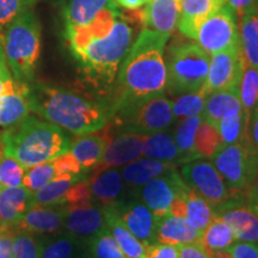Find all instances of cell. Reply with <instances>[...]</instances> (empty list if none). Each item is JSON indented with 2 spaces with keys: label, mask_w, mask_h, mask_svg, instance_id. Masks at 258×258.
I'll return each instance as SVG.
<instances>
[{
  "label": "cell",
  "mask_w": 258,
  "mask_h": 258,
  "mask_svg": "<svg viewBox=\"0 0 258 258\" xmlns=\"http://www.w3.org/2000/svg\"><path fill=\"white\" fill-rule=\"evenodd\" d=\"M185 218L201 233L214 218L212 206L189 186L185 191Z\"/></svg>",
  "instance_id": "cell-35"
},
{
  "label": "cell",
  "mask_w": 258,
  "mask_h": 258,
  "mask_svg": "<svg viewBox=\"0 0 258 258\" xmlns=\"http://www.w3.org/2000/svg\"><path fill=\"white\" fill-rule=\"evenodd\" d=\"M227 4V0H179L180 15L178 30L191 38L198 25L206 17Z\"/></svg>",
  "instance_id": "cell-22"
},
{
  "label": "cell",
  "mask_w": 258,
  "mask_h": 258,
  "mask_svg": "<svg viewBox=\"0 0 258 258\" xmlns=\"http://www.w3.org/2000/svg\"><path fill=\"white\" fill-rule=\"evenodd\" d=\"M19 84L21 83L16 82L15 79L9 80V82H4V80L0 78V96L5 95V93H12L17 91Z\"/></svg>",
  "instance_id": "cell-55"
},
{
  "label": "cell",
  "mask_w": 258,
  "mask_h": 258,
  "mask_svg": "<svg viewBox=\"0 0 258 258\" xmlns=\"http://www.w3.org/2000/svg\"><path fill=\"white\" fill-rule=\"evenodd\" d=\"M176 167L175 164L160 161L151 158L137 159L121 169V176L124 183L131 188H141L148 180L158 177Z\"/></svg>",
  "instance_id": "cell-24"
},
{
  "label": "cell",
  "mask_w": 258,
  "mask_h": 258,
  "mask_svg": "<svg viewBox=\"0 0 258 258\" xmlns=\"http://www.w3.org/2000/svg\"><path fill=\"white\" fill-rule=\"evenodd\" d=\"M32 194L24 185L0 188V225L14 228L32 207Z\"/></svg>",
  "instance_id": "cell-19"
},
{
  "label": "cell",
  "mask_w": 258,
  "mask_h": 258,
  "mask_svg": "<svg viewBox=\"0 0 258 258\" xmlns=\"http://www.w3.org/2000/svg\"><path fill=\"white\" fill-rule=\"evenodd\" d=\"M201 122V116L186 117L183 118L179 122L178 127L176 128L175 143L180 154V165L200 159V156L195 148V135Z\"/></svg>",
  "instance_id": "cell-33"
},
{
  "label": "cell",
  "mask_w": 258,
  "mask_h": 258,
  "mask_svg": "<svg viewBox=\"0 0 258 258\" xmlns=\"http://www.w3.org/2000/svg\"><path fill=\"white\" fill-rule=\"evenodd\" d=\"M28 102L35 114L76 135L101 131L112 116L111 106L108 108L70 90L43 84L29 88Z\"/></svg>",
  "instance_id": "cell-3"
},
{
  "label": "cell",
  "mask_w": 258,
  "mask_h": 258,
  "mask_svg": "<svg viewBox=\"0 0 258 258\" xmlns=\"http://www.w3.org/2000/svg\"><path fill=\"white\" fill-rule=\"evenodd\" d=\"M0 144H2V140H0Z\"/></svg>",
  "instance_id": "cell-58"
},
{
  "label": "cell",
  "mask_w": 258,
  "mask_h": 258,
  "mask_svg": "<svg viewBox=\"0 0 258 258\" xmlns=\"http://www.w3.org/2000/svg\"><path fill=\"white\" fill-rule=\"evenodd\" d=\"M178 251L179 258H213L212 253H209L199 241L178 245Z\"/></svg>",
  "instance_id": "cell-51"
},
{
  "label": "cell",
  "mask_w": 258,
  "mask_h": 258,
  "mask_svg": "<svg viewBox=\"0 0 258 258\" xmlns=\"http://www.w3.org/2000/svg\"><path fill=\"white\" fill-rule=\"evenodd\" d=\"M201 232L184 217L167 214L156 221V241L170 245H183L200 240Z\"/></svg>",
  "instance_id": "cell-21"
},
{
  "label": "cell",
  "mask_w": 258,
  "mask_h": 258,
  "mask_svg": "<svg viewBox=\"0 0 258 258\" xmlns=\"http://www.w3.org/2000/svg\"><path fill=\"white\" fill-rule=\"evenodd\" d=\"M116 214L125 227L141 243L150 245L156 243V219L150 209L134 194L127 195L112 206Z\"/></svg>",
  "instance_id": "cell-14"
},
{
  "label": "cell",
  "mask_w": 258,
  "mask_h": 258,
  "mask_svg": "<svg viewBox=\"0 0 258 258\" xmlns=\"http://www.w3.org/2000/svg\"><path fill=\"white\" fill-rule=\"evenodd\" d=\"M235 241L233 231L221 218L214 217L206 230L201 233L199 243L209 253L215 251L227 250Z\"/></svg>",
  "instance_id": "cell-34"
},
{
  "label": "cell",
  "mask_w": 258,
  "mask_h": 258,
  "mask_svg": "<svg viewBox=\"0 0 258 258\" xmlns=\"http://www.w3.org/2000/svg\"><path fill=\"white\" fill-rule=\"evenodd\" d=\"M25 170L19 161L4 153L0 158V188L23 185Z\"/></svg>",
  "instance_id": "cell-42"
},
{
  "label": "cell",
  "mask_w": 258,
  "mask_h": 258,
  "mask_svg": "<svg viewBox=\"0 0 258 258\" xmlns=\"http://www.w3.org/2000/svg\"><path fill=\"white\" fill-rule=\"evenodd\" d=\"M243 110L239 98V88L227 90V91L212 92L206 97L205 109L202 112V121L213 125L224 118L226 115Z\"/></svg>",
  "instance_id": "cell-23"
},
{
  "label": "cell",
  "mask_w": 258,
  "mask_h": 258,
  "mask_svg": "<svg viewBox=\"0 0 258 258\" xmlns=\"http://www.w3.org/2000/svg\"><path fill=\"white\" fill-rule=\"evenodd\" d=\"M64 217H66L64 206H55V207L34 206L15 226V228L34 234H57L64 228Z\"/></svg>",
  "instance_id": "cell-17"
},
{
  "label": "cell",
  "mask_w": 258,
  "mask_h": 258,
  "mask_svg": "<svg viewBox=\"0 0 258 258\" xmlns=\"http://www.w3.org/2000/svg\"><path fill=\"white\" fill-rule=\"evenodd\" d=\"M206 95L202 91L182 93L177 96V98L172 102V112L176 118L194 117V116H202L205 109Z\"/></svg>",
  "instance_id": "cell-38"
},
{
  "label": "cell",
  "mask_w": 258,
  "mask_h": 258,
  "mask_svg": "<svg viewBox=\"0 0 258 258\" xmlns=\"http://www.w3.org/2000/svg\"><path fill=\"white\" fill-rule=\"evenodd\" d=\"M209 55L239 49V25L235 12L226 4L206 17L191 37Z\"/></svg>",
  "instance_id": "cell-8"
},
{
  "label": "cell",
  "mask_w": 258,
  "mask_h": 258,
  "mask_svg": "<svg viewBox=\"0 0 258 258\" xmlns=\"http://www.w3.org/2000/svg\"><path fill=\"white\" fill-rule=\"evenodd\" d=\"M143 156L145 158L180 165V154L175 139L165 131L145 137Z\"/></svg>",
  "instance_id": "cell-30"
},
{
  "label": "cell",
  "mask_w": 258,
  "mask_h": 258,
  "mask_svg": "<svg viewBox=\"0 0 258 258\" xmlns=\"http://www.w3.org/2000/svg\"><path fill=\"white\" fill-rule=\"evenodd\" d=\"M64 228L83 243L89 244L106 227L103 208L92 201L80 205H67Z\"/></svg>",
  "instance_id": "cell-15"
},
{
  "label": "cell",
  "mask_w": 258,
  "mask_h": 258,
  "mask_svg": "<svg viewBox=\"0 0 258 258\" xmlns=\"http://www.w3.org/2000/svg\"><path fill=\"white\" fill-rule=\"evenodd\" d=\"M238 25L243 61L258 70V12L239 18Z\"/></svg>",
  "instance_id": "cell-32"
},
{
  "label": "cell",
  "mask_w": 258,
  "mask_h": 258,
  "mask_svg": "<svg viewBox=\"0 0 258 258\" xmlns=\"http://www.w3.org/2000/svg\"><path fill=\"white\" fill-rule=\"evenodd\" d=\"M111 118H114L115 124L122 133L150 135L169 128L175 116L172 101L164 95H158L121 106L112 114Z\"/></svg>",
  "instance_id": "cell-7"
},
{
  "label": "cell",
  "mask_w": 258,
  "mask_h": 258,
  "mask_svg": "<svg viewBox=\"0 0 258 258\" xmlns=\"http://www.w3.org/2000/svg\"><path fill=\"white\" fill-rule=\"evenodd\" d=\"M37 0H0V30L15 18L31 10Z\"/></svg>",
  "instance_id": "cell-44"
},
{
  "label": "cell",
  "mask_w": 258,
  "mask_h": 258,
  "mask_svg": "<svg viewBox=\"0 0 258 258\" xmlns=\"http://www.w3.org/2000/svg\"><path fill=\"white\" fill-rule=\"evenodd\" d=\"M0 140L6 156L15 158L25 169L55 159L69 152L72 144L64 129L29 115L6 128Z\"/></svg>",
  "instance_id": "cell-4"
},
{
  "label": "cell",
  "mask_w": 258,
  "mask_h": 258,
  "mask_svg": "<svg viewBox=\"0 0 258 258\" xmlns=\"http://www.w3.org/2000/svg\"><path fill=\"white\" fill-rule=\"evenodd\" d=\"M244 198L247 207L258 214V173L254 176L246 191L244 192Z\"/></svg>",
  "instance_id": "cell-53"
},
{
  "label": "cell",
  "mask_w": 258,
  "mask_h": 258,
  "mask_svg": "<svg viewBox=\"0 0 258 258\" xmlns=\"http://www.w3.org/2000/svg\"><path fill=\"white\" fill-rule=\"evenodd\" d=\"M232 258H258V243L235 240L227 249Z\"/></svg>",
  "instance_id": "cell-49"
},
{
  "label": "cell",
  "mask_w": 258,
  "mask_h": 258,
  "mask_svg": "<svg viewBox=\"0 0 258 258\" xmlns=\"http://www.w3.org/2000/svg\"><path fill=\"white\" fill-rule=\"evenodd\" d=\"M222 141V145L235 144L243 141L246 131V117L244 111H235L226 115L215 125Z\"/></svg>",
  "instance_id": "cell-37"
},
{
  "label": "cell",
  "mask_w": 258,
  "mask_h": 258,
  "mask_svg": "<svg viewBox=\"0 0 258 258\" xmlns=\"http://www.w3.org/2000/svg\"><path fill=\"white\" fill-rule=\"evenodd\" d=\"M245 143H246V146L258 167V104L251 111L249 118H247Z\"/></svg>",
  "instance_id": "cell-46"
},
{
  "label": "cell",
  "mask_w": 258,
  "mask_h": 258,
  "mask_svg": "<svg viewBox=\"0 0 258 258\" xmlns=\"http://www.w3.org/2000/svg\"><path fill=\"white\" fill-rule=\"evenodd\" d=\"M169 38V35L146 28L139 34L118 70L120 92L111 105L112 114L121 106L164 95L166 90L164 53Z\"/></svg>",
  "instance_id": "cell-2"
},
{
  "label": "cell",
  "mask_w": 258,
  "mask_h": 258,
  "mask_svg": "<svg viewBox=\"0 0 258 258\" xmlns=\"http://www.w3.org/2000/svg\"><path fill=\"white\" fill-rule=\"evenodd\" d=\"M14 232L11 228L0 227V258H12L14 254Z\"/></svg>",
  "instance_id": "cell-52"
},
{
  "label": "cell",
  "mask_w": 258,
  "mask_h": 258,
  "mask_svg": "<svg viewBox=\"0 0 258 258\" xmlns=\"http://www.w3.org/2000/svg\"><path fill=\"white\" fill-rule=\"evenodd\" d=\"M91 258H127L112 237L108 226L89 243Z\"/></svg>",
  "instance_id": "cell-39"
},
{
  "label": "cell",
  "mask_w": 258,
  "mask_h": 258,
  "mask_svg": "<svg viewBox=\"0 0 258 258\" xmlns=\"http://www.w3.org/2000/svg\"><path fill=\"white\" fill-rule=\"evenodd\" d=\"M71 53L89 80L109 85L133 44V30L120 9H106L82 27L66 29Z\"/></svg>",
  "instance_id": "cell-1"
},
{
  "label": "cell",
  "mask_w": 258,
  "mask_h": 258,
  "mask_svg": "<svg viewBox=\"0 0 258 258\" xmlns=\"http://www.w3.org/2000/svg\"><path fill=\"white\" fill-rule=\"evenodd\" d=\"M145 258H179L178 246L156 241V243L146 245Z\"/></svg>",
  "instance_id": "cell-47"
},
{
  "label": "cell",
  "mask_w": 258,
  "mask_h": 258,
  "mask_svg": "<svg viewBox=\"0 0 258 258\" xmlns=\"http://www.w3.org/2000/svg\"><path fill=\"white\" fill-rule=\"evenodd\" d=\"M25 171L23 178V185L32 194L46 186L50 180L56 177L55 169H54L53 161H47V163L38 164L32 167H29Z\"/></svg>",
  "instance_id": "cell-41"
},
{
  "label": "cell",
  "mask_w": 258,
  "mask_h": 258,
  "mask_svg": "<svg viewBox=\"0 0 258 258\" xmlns=\"http://www.w3.org/2000/svg\"><path fill=\"white\" fill-rule=\"evenodd\" d=\"M213 258H232V254L228 250H220L215 251V252L212 253Z\"/></svg>",
  "instance_id": "cell-57"
},
{
  "label": "cell",
  "mask_w": 258,
  "mask_h": 258,
  "mask_svg": "<svg viewBox=\"0 0 258 258\" xmlns=\"http://www.w3.org/2000/svg\"><path fill=\"white\" fill-rule=\"evenodd\" d=\"M106 146V138L99 135H89L77 139L71 144L70 152L78 160L84 172L93 169L101 163Z\"/></svg>",
  "instance_id": "cell-29"
},
{
  "label": "cell",
  "mask_w": 258,
  "mask_h": 258,
  "mask_svg": "<svg viewBox=\"0 0 258 258\" xmlns=\"http://www.w3.org/2000/svg\"><path fill=\"white\" fill-rule=\"evenodd\" d=\"M53 161L54 169H55L56 176H72V177H82L84 172L83 167L80 166L78 160L74 158L71 152L61 154Z\"/></svg>",
  "instance_id": "cell-45"
},
{
  "label": "cell",
  "mask_w": 258,
  "mask_h": 258,
  "mask_svg": "<svg viewBox=\"0 0 258 258\" xmlns=\"http://www.w3.org/2000/svg\"><path fill=\"white\" fill-rule=\"evenodd\" d=\"M91 192V201L99 207L114 206L122 201L128 195L124 189V180L121 176V170L106 169L88 180Z\"/></svg>",
  "instance_id": "cell-18"
},
{
  "label": "cell",
  "mask_w": 258,
  "mask_h": 258,
  "mask_svg": "<svg viewBox=\"0 0 258 258\" xmlns=\"http://www.w3.org/2000/svg\"><path fill=\"white\" fill-rule=\"evenodd\" d=\"M0 78L4 80V82H9V80L14 79L11 76V72H10L8 69V64H6V62H5L2 48H0Z\"/></svg>",
  "instance_id": "cell-56"
},
{
  "label": "cell",
  "mask_w": 258,
  "mask_h": 258,
  "mask_svg": "<svg viewBox=\"0 0 258 258\" xmlns=\"http://www.w3.org/2000/svg\"><path fill=\"white\" fill-rule=\"evenodd\" d=\"M145 137L137 133H121L110 141H106L104 154L97 165L96 172L121 167L143 156Z\"/></svg>",
  "instance_id": "cell-16"
},
{
  "label": "cell",
  "mask_w": 258,
  "mask_h": 258,
  "mask_svg": "<svg viewBox=\"0 0 258 258\" xmlns=\"http://www.w3.org/2000/svg\"><path fill=\"white\" fill-rule=\"evenodd\" d=\"M115 8L118 6L114 0H67L63 9L66 29L89 24L103 10Z\"/></svg>",
  "instance_id": "cell-25"
},
{
  "label": "cell",
  "mask_w": 258,
  "mask_h": 258,
  "mask_svg": "<svg viewBox=\"0 0 258 258\" xmlns=\"http://www.w3.org/2000/svg\"><path fill=\"white\" fill-rule=\"evenodd\" d=\"M91 201V192L88 182H77L67 194L64 200V206L67 205H80Z\"/></svg>",
  "instance_id": "cell-48"
},
{
  "label": "cell",
  "mask_w": 258,
  "mask_h": 258,
  "mask_svg": "<svg viewBox=\"0 0 258 258\" xmlns=\"http://www.w3.org/2000/svg\"><path fill=\"white\" fill-rule=\"evenodd\" d=\"M0 48L12 78L29 85L41 54V25L31 10L0 30Z\"/></svg>",
  "instance_id": "cell-5"
},
{
  "label": "cell",
  "mask_w": 258,
  "mask_h": 258,
  "mask_svg": "<svg viewBox=\"0 0 258 258\" xmlns=\"http://www.w3.org/2000/svg\"><path fill=\"white\" fill-rule=\"evenodd\" d=\"M211 55L196 42L170 48L166 60V89L171 95L200 91L207 79Z\"/></svg>",
  "instance_id": "cell-6"
},
{
  "label": "cell",
  "mask_w": 258,
  "mask_h": 258,
  "mask_svg": "<svg viewBox=\"0 0 258 258\" xmlns=\"http://www.w3.org/2000/svg\"><path fill=\"white\" fill-rule=\"evenodd\" d=\"M114 2L118 8H123L127 10H138L148 4L151 0H114Z\"/></svg>",
  "instance_id": "cell-54"
},
{
  "label": "cell",
  "mask_w": 258,
  "mask_h": 258,
  "mask_svg": "<svg viewBox=\"0 0 258 258\" xmlns=\"http://www.w3.org/2000/svg\"><path fill=\"white\" fill-rule=\"evenodd\" d=\"M29 85L19 84L17 91L0 96V125L10 128L18 124L29 115Z\"/></svg>",
  "instance_id": "cell-27"
},
{
  "label": "cell",
  "mask_w": 258,
  "mask_h": 258,
  "mask_svg": "<svg viewBox=\"0 0 258 258\" xmlns=\"http://www.w3.org/2000/svg\"><path fill=\"white\" fill-rule=\"evenodd\" d=\"M103 213L106 226L109 231L117 241L118 246L121 247L122 252L125 254L127 258H145L146 254V245L141 243L135 235L128 230L125 226L122 224L120 218L116 214L115 209L112 206H106L103 207Z\"/></svg>",
  "instance_id": "cell-26"
},
{
  "label": "cell",
  "mask_w": 258,
  "mask_h": 258,
  "mask_svg": "<svg viewBox=\"0 0 258 258\" xmlns=\"http://www.w3.org/2000/svg\"><path fill=\"white\" fill-rule=\"evenodd\" d=\"M211 159L226 185L234 194L246 191L258 173V167L245 139L239 143L222 145Z\"/></svg>",
  "instance_id": "cell-9"
},
{
  "label": "cell",
  "mask_w": 258,
  "mask_h": 258,
  "mask_svg": "<svg viewBox=\"0 0 258 258\" xmlns=\"http://www.w3.org/2000/svg\"><path fill=\"white\" fill-rule=\"evenodd\" d=\"M40 258H91L89 244L83 243L72 234L56 235L42 241Z\"/></svg>",
  "instance_id": "cell-28"
},
{
  "label": "cell",
  "mask_w": 258,
  "mask_h": 258,
  "mask_svg": "<svg viewBox=\"0 0 258 258\" xmlns=\"http://www.w3.org/2000/svg\"><path fill=\"white\" fill-rule=\"evenodd\" d=\"M180 176L189 188L201 195L213 209L228 201L234 194L211 161L196 159L186 163L180 169Z\"/></svg>",
  "instance_id": "cell-10"
},
{
  "label": "cell",
  "mask_w": 258,
  "mask_h": 258,
  "mask_svg": "<svg viewBox=\"0 0 258 258\" xmlns=\"http://www.w3.org/2000/svg\"><path fill=\"white\" fill-rule=\"evenodd\" d=\"M221 146L222 141L217 128L202 121L195 135V148L200 158H212Z\"/></svg>",
  "instance_id": "cell-40"
},
{
  "label": "cell",
  "mask_w": 258,
  "mask_h": 258,
  "mask_svg": "<svg viewBox=\"0 0 258 258\" xmlns=\"http://www.w3.org/2000/svg\"><path fill=\"white\" fill-rule=\"evenodd\" d=\"M79 180L80 177L56 176L46 186L32 195V207L34 206H43V207L64 206V200L70 189Z\"/></svg>",
  "instance_id": "cell-31"
},
{
  "label": "cell",
  "mask_w": 258,
  "mask_h": 258,
  "mask_svg": "<svg viewBox=\"0 0 258 258\" xmlns=\"http://www.w3.org/2000/svg\"><path fill=\"white\" fill-rule=\"evenodd\" d=\"M42 241L30 232L19 231L14 234V254L12 258H40Z\"/></svg>",
  "instance_id": "cell-43"
},
{
  "label": "cell",
  "mask_w": 258,
  "mask_h": 258,
  "mask_svg": "<svg viewBox=\"0 0 258 258\" xmlns=\"http://www.w3.org/2000/svg\"><path fill=\"white\" fill-rule=\"evenodd\" d=\"M0 227H2V225H0Z\"/></svg>",
  "instance_id": "cell-59"
},
{
  "label": "cell",
  "mask_w": 258,
  "mask_h": 258,
  "mask_svg": "<svg viewBox=\"0 0 258 258\" xmlns=\"http://www.w3.org/2000/svg\"><path fill=\"white\" fill-rule=\"evenodd\" d=\"M227 5L235 12L238 19L258 12V0H227Z\"/></svg>",
  "instance_id": "cell-50"
},
{
  "label": "cell",
  "mask_w": 258,
  "mask_h": 258,
  "mask_svg": "<svg viewBox=\"0 0 258 258\" xmlns=\"http://www.w3.org/2000/svg\"><path fill=\"white\" fill-rule=\"evenodd\" d=\"M214 217L221 218L233 231L235 240L258 243V214L247 207L244 194L237 192L213 209Z\"/></svg>",
  "instance_id": "cell-13"
},
{
  "label": "cell",
  "mask_w": 258,
  "mask_h": 258,
  "mask_svg": "<svg viewBox=\"0 0 258 258\" xmlns=\"http://www.w3.org/2000/svg\"><path fill=\"white\" fill-rule=\"evenodd\" d=\"M239 98L244 115L247 118L258 104V70L243 61V73L239 83Z\"/></svg>",
  "instance_id": "cell-36"
},
{
  "label": "cell",
  "mask_w": 258,
  "mask_h": 258,
  "mask_svg": "<svg viewBox=\"0 0 258 258\" xmlns=\"http://www.w3.org/2000/svg\"><path fill=\"white\" fill-rule=\"evenodd\" d=\"M186 188L188 184L173 167L166 173L148 180L139 188L137 196L147 206L157 221L169 214L173 200Z\"/></svg>",
  "instance_id": "cell-11"
},
{
  "label": "cell",
  "mask_w": 258,
  "mask_h": 258,
  "mask_svg": "<svg viewBox=\"0 0 258 258\" xmlns=\"http://www.w3.org/2000/svg\"><path fill=\"white\" fill-rule=\"evenodd\" d=\"M243 73V57L239 49H231L213 54L209 61L207 79L202 91L206 95L239 88Z\"/></svg>",
  "instance_id": "cell-12"
},
{
  "label": "cell",
  "mask_w": 258,
  "mask_h": 258,
  "mask_svg": "<svg viewBox=\"0 0 258 258\" xmlns=\"http://www.w3.org/2000/svg\"><path fill=\"white\" fill-rule=\"evenodd\" d=\"M179 15V0H151L143 10V22L146 29L171 36L178 25Z\"/></svg>",
  "instance_id": "cell-20"
}]
</instances>
